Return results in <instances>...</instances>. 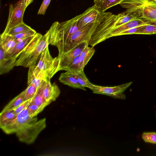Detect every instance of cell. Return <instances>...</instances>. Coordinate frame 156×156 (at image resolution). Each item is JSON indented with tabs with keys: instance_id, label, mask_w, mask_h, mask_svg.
Returning a JSON list of instances; mask_svg holds the SVG:
<instances>
[{
	"instance_id": "2",
	"label": "cell",
	"mask_w": 156,
	"mask_h": 156,
	"mask_svg": "<svg viewBox=\"0 0 156 156\" xmlns=\"http://www.w3.org/2000/svg\"><path fill=\"white\" fill-rule=\"evenodd\" d=\"M143 7L135 9L126 10L117 15L111 13L97 27L91 36L89 45L94 47L101 43L105 34L113 28L141 16Z\"/></svg>"
},
{
	"instance_id": "27",
	"label": "cell",
	"mask_w": 156,
	"mask_h": 156,
	"mask_svg": "<svg viewBox=\"0 0 156 156\" xmlns=\"http://www.w3.org/2000/svg\"><path fill=\"white\" fill-rule=\"evenodd\" d=\"M36 33V31L32 29L28 31L16 34L12 36L15 38L17 43H18L22 42L27 38L34 36Z\"/></svg>"
},
{
	"instance_id": "15",
	"label": "cell",
	"mask_w": 156,
	"mask_h": 156,
	"mask_svg": "<svg viewBox=\"0 0 156 156\" xmlns=\"http://www.w3.org/2000/svg\"><path fill=\"white\" fill-rule=\"evenodd\" d=\"M58 80L63 84L73 88L86 90L85 88L80 85L74 76L67 71L60 74Z\"/></svg>"
},
{
	"instance_id": "6",
	"label": "cell",
	"mask_w": 156,
	"mask_h": 156,
	"mask_svg": "<svg viewBox=\"0 0 156 156\" xmlns=\"http://www.w3.org/2000/svg\"><path fill=\"white\" fill-rule=\"evenodd\" d=\"M59 61L58 56L54 58L51 56L48 46L41 53L38 62L35 67L37 69L45 73L47 77L50 79L59 71Z\"/></svg>"
},
{
	"instance_id": "17",
	"label": "cell",
	"mask_w": 156,
	"mask_h": 156,
	"mask_svg": "<svg viewBox=\"0 0 156 156\" xmlns=\"http://www.w3.org/2000/svg\"><path fill=\"white\" fill-rule=\"evenodd\" d=\"M87 44L79 55V68L80 70L84 69L88 62L94 54L95 50L92 47H89Z\"/></svg>"
},
{
	"instance_id": "36",
	"label": "cell",
	"mask_w": 156,
	"mask_h": 156,
	"mask_svg": "<svg viewBox=\"0 0 156 156\" xmlns=\"http://www.w3.org/2000/svg\"><path fill=\"white\" fill-rule=\"evenodd\" d=\"M147 3H153L156 4V0H147Z\"/></svg>"
},
{
	"instance_id": "8",
	"label": "cell",
	"mask_w": 156,
	"mask_h": 156,
	"mask_svg": "<svg viewBox=\"0 0 156 156\" xmlns=\"http://www.w3.org/2000/svg\"><path fill=\"white\" fill-rule=\"evenodd\" d=\"M26 8L24 0H20L13 5H9L8 20L5 28L1 34H6L12 28L23 23V18Z\"/></svg>"
},
{
	"instance_id": "5",
	"label": "cell",
	"mask_w": 156,
	"mask_h": 156,
	"mask_svg": "<svg viewBox=\"0 0 156 156\" xmlns=\"http://www.w3.org/2000/svg\"><path fill=\"white\" fill-rule=\"evenodd\" d=\"M102 22H99L90 23L79 29L66 41L60 51L58 52V55L72 49L83 42L87 41L89 44L96 28Z\"/></svg>"
},
{
	"instance_id": "11",
	"label": "cell",
	"mask_w": 156,
	"mask_h": 156,
	"mask_svg": "<svg viewBox=\"0 0 156 156\" xmlns=\"http://www.w3.org/2000/svg\"><path fill=\"white\" fill-rule=\"evenodd\" d=\"M88 44L87 41L83 42L72 49L58 55L60 60L59 71L64 70L75 58L80 55Z\"/></svg>"
},
{
	"instance_id": "18",
	"label": "cell",
	"mask_w": 156,
	"mask_h": 156,
	"mask_svg": "<svg viewBox=\"0 0 156 156\" xmlns=\"http://www.w3.org/2000/svg\"><path fill=\"white\" fill-rule=\"evenodd\" d=\"M46 81H44L38 88L36 93L31 98L32 102L35 104L43 109L46 106L51 103L47 102L45 100L44 95V89Z\"/></svg>"
},
{
	"instance_id": "32",
	"label": "cell",
	"mask_w": 156,
	"mask_h": 156,
	"mask_svg": "<svg viewBox=\"0 0 156 156\" xmlns=\"http://www.w3.org/2000/svg\"><path fill=\"white\" fill-rule=\"evenodd\" d=\"M146 25L140 26L129 29L119 33L117 35V36L128 34H135V33L137 31Z\"/></svg>"
},
{
	"instance_id": "31",
	"label": "cell",
	"mask_w": 156,
	"mask_h": 156,
	"mask_svg": "<svg viewBox=\"0 0 156 156\" xmlns=\"http://www.w3.org/2000/svg\"><path fill=\"white\" fill-rule=\"evenodd\" d=\"M43 109L31 101H30L28 108L29 113L30 116L32 117H36Z\"/></svg>"
},
{
	"instance_id": "13",
	"label": "cell",
	"mask_w": 156,
	"mask_h": 156,
	"mask_svg": "<svg viewBox=\"0 0 156 156\" xmlns=\"http://www.w3.org/2000/svg\"><path fill=\"white\" fill-rule=\"evenodd\" d=\"M4 52L0 46V74L9 72L16 66L15 59H6L4 58Z\"/></svg>"
},
{
	"instance_id": "9",
	"label": "cell",
	"mask_w": 156,
	"mask_h": 156,
	"mask_svg": "<svg viewBox=\"0 0 156 156\" xmlns=\"http://www.w3.org/2000/svg\"><path fill=\"white\" fill-rule=\"evenodd\" d=\"M132 83V82H130L113 87H103L92 84L90 89L94 93L108 95L115 99H125L126 96L123 93Z\"/></svg>"
},
{
	"instance_id": "1",
	"label": "cell",
	"mask_w": 156,
	"mask_h": 156,
	"mask_svg": "<svg viewBox=\"0 0 156 156\" xmlns=\"http://www.w3.org/2000/svg\"><path fill=\"white\" fill-rule=\"evenodd\" d=\"M30 102L12 122L1 128L6 134H16L20 141L27 144L33 143L46 126L45 118L38 120L36 117L30 116L28 111Z\"/></svg>"
},
{
	"instance_id": "7",
	"label": "cell",
	"mask_w": 156,
	"mask_h": 156,
	"mask_svg": "<svg viewBox=\"0 0 156 156\" xmlns=\"http://www.w3.org/2000/svg\"><path fill=\"white\" fill-rule=\"evenodd\" d=\"M111 13L102 11L94 5L78 15V25L81 29L90 23L102 22Z\"/></svg>"
},
{
	"instance_id": "26",
	"label": "cell",
	"mask_w": 156,
	"mask_h": 156,
	"mask_svg": "<svg viewBox=\"0 0 156 156\" xmlns=\"http://www.w3.org/2000/svg\"><path fill=\"white\" fill-rule=\"evenodd\" d=\"M135 34L148 35L156 34V23H152L145 26L137 31Z\"/></svg>"
},
{
	"instance_id": "14",
	"label": "cell",
	"mask_w": 156,
	"mask_h": 156,
	"mask_svg": "<svg viewBox=\"0 0 156 156\" xmlns=\"http://www.w3.org/2000/svg\"><path fill=\"white\" fill-rule=\"evenodd\" d=\"M34 36L27 38L22 42L17 44L10 52L4 53V58L6 59H16L19 55L31 41Z\"/></svg>"
},
{
	"instance_id": "29",
	"label": "cell",
	"mask_w": 156,
	"mask_h": 156,
	"mask_svg": "<svg viewBox=\"0 0 156 156\" xmlns=\"http://www.w3.org/2000/svg\"><path fill=\"white\" fill-rule=\"evenodd\" d=\"M38 88L32 84L28 85L25 89V92L24 97V101L31 98L36 93Z\"/></svg>"
},
{
	"instance_id": "23",
	"label": "cell",
	"mask_w": 156,
	"mask_h": 156,
	"mask_svg": "<svg viewBox=\"0 0 156 156\" xmlns=\"http://www.w3.org/2000/svg\"><path fill=\"white\" fill-rule=\"evenodd\" d=\"M16 115L12 109L1 112L0 114V127L2 128L9 124Z\"/></svg>"
},
{
	"instance_id": "12",
	"label": "cell",
	"mask_w": 156,
	"mask_h": 156,
	"mask_svg": "<svg viewBox=\"0 0 156 156\" xmlns=\"http://www.w3.org/2000/svg\"><path fill=\"white\" fill-rule=\"evenodd\" d=\"M50 79H48L45 84L43 93L45 100L51 103L55 101L59 96L60 90L55 83H51Z\"/></svg>"
},
{
	"instance_id": "25",
	"label": "cell",
	"mask_w": 156,
	"mask_h": 156,
	"mask_svg": "<svg viewBox=\"0 0 156 156\" xmlns=\"http://www.w3.org/2000/svg\"><path fill=\"white\" fill-rule=\"evenodd\" d=\"M32 29L30 26L23 22L11 29L5 35L7 34L12 36L17 34L29 31Z\"/></svg>"
},
{
	"instance_id": "34",
	"label": "cell",
	"mask_w": 156,
	"mask_h": 156,
	"mask_svg": "<svg viewBox=\"0 0 156 156\" xmlns=\"http://www.w3.org/2000/svg\"><path fill=\"white\" fill-rule=\"evenodd\" d=\"M51 0H44L37 14L44 15Z\"/></svg>"
},
{
	"instance_id": "10",
	"label": "cell",
	"mask_w": 156,
	"mask_h": 156,
	"mask_svg": "<svg viewBox=\"0 0 156 156\" xmlns=\"http://www.w3.org/2000/svg\"><path fill=\"white\" fill-rule=\"evenodd\" d=\"M152 23L143 18L141 16L120 26L113 28L105 34L101 42L110 37L117 36L119 33L129 29L140 26L147 25Z\"/></svg>"
},
{
	"instance_id": "28",
	"label": "cell",
	"mask_w": 156,
	"mask_h": 156,
	"mask_svg": "<svg viewBox=\"0 0 156 156\" xmlns=\"http://www.w3.org/2000/svg\"><path fill=\"white\" fill-rule=\"evenodd\" d=\"M142 138L145 142L156 144V132H144L142 135Z\"/></svg>"
},
{
	"instance_id": "30",
	"label": "cell",
	"mask_w": 156,
	"mask_h": 156,
	"mask_svg": "<svg viewBox=\"0 0 156 156\" xmlns=\"http://www.w3.org/2000/svg\"><path fill=\"white\" fill-rule=\"evenodd\" d=\"M79 59V55L75 58L64 70L70 72H74L80 70Z\"/></svg>"
},
{
	"instance_id": "22",
	"label": "cell",
	"mask_w": 156,
	"mask_h": 156,
	"mask_svg": "<svg viewBox=\"0 0 156 156\" xmlns=\"http://www.w3.org/2000/svg\"><path fill=\"white\" fill-rule=\"evenodd\" d=\"M123 0H94L95 5L103 12L115 5L119 4Z\"/></svg>"
},
{
	"instance_id": "24",
	"label": "cell",
	"mask_w": 156,
	"mask_h": 156,
	"mask_svg": "<svg viewBox=\"0 0 156 156\" xmlns=\"http://www.w3.org/2000/svg\"><path fill=\"white\" fill-rule=\"evenodd\" d=\"M25 92V90L11 100L4 107L1 112L12 109L20 105L24 101Z\"/></svg>"
},
{
	"instance_id": "4",
	"label": "cell",
	"mask_w": 156,
	"mask_h": 156,
	"mask_svg": "<svg viewBox=\"0 0 156 156\" xmlns=\"http://www.w3.org/2000/svg\"><path fill=\"white\" fill-rule=\"evenodd\" d=\"M78 15L61 23L54 22L48 30L51 45L56 46L59 52L70 36L80 29L78 25Z\"/></svg>"
},
{
	"instance_id": "16",
	"label": "cell",
	"mask_w": 156,
	"mask_h": 156,
	"mask_svg": "<svg viewBox=\"0 0 156 156\" xmlns=\"http://www.w3.org/2000/svg\"><path fill=\"white\" fill-rule=\"evenodd\" d=\"M141 17L153 23H156V4L147 3L143 7Z\"/></svg>"
},
{
	"instance_id": "35",
	"label": "cell",
	"mask_w": 156,
	"mask_h": 156,
	"mask_svg": "<svg viewBox=\"0 0 156 156\" xmlns=\"http://www.w3.org/2000/svg\"><path fill=\"white\" fill-rule=\"evenodd\" d=\"M33 0H24L25 8L26 9L28 5L33 2Z\"/></svg>"
},
{
	"instance_id": "3",
	"label": "cell",
	"mask_w": 156,
	"mask_h": 156,
	"mask_svg": "<svg viewBox=\"0 0 156 156\" xmlns=\"http://www.w3.org/2000/svg\"><path fill=\"white\" fill-rule=\"evenodd\" d=\"M50 44L48 30L42 35L37 33L30 42L17 57L16 66L30 67L36 65L43 51Z\"/></svg>"
},
{
	"instance_id": "33",
	"label": "cell",
	"mask_w": 156,
	"mask_h": 156,
	"mask_svg": "<svg viewBox=\"0 0 156 156\" xmlns=\"http://www.w3.org/2000/svg\"><path fill=\"white\" fill-rule=\"evenodd\" d=\"M31 99V98L26 101H24L20 105L12 109L14 113L16 115H17L18 114L20 113L27 106L30 102Z\"/></svg>"
},
{
	"instance_id": "21",
	"label": "cell",
	"mask_w": 156,
	"mask_h": 156,
	"mask_svg": "<svg viewBox=\"0 0 156 156\" xmlns=\"http://www.w3.org/2000/svg\"><path fill=\"white\" fill-rule=\"evenodd\" d=\"M69 72L76 79L79 83L83 87L90 89L92 85L93 84L90 82L86 76L84 69L74 72Z\"/></svg>"
},
{
	"instance_id": "20",
	"label": "cell",
	"mask_w": 156,
	"mask_h": 156,
	"mask_svg": "<svg viewBox=\"0 0 156 156\" xmlns=\"http://www.w3.org/2000/svg\"><path fill=\"white\" fill-rule=\"evenodd\" d=\"M147 0H123L119 4L126 10L135 9L143 7Z\"/></svg>"
},
{
	"instance_id": "37",
	"label": "cell",
	"mask_w": 156,
	"mask_h": 156,
	"mask_svg": "<svg viewBox=\"0 0 156 156\" xmlns=\"http://www.w3.org/2000/svg\"></svg>"
},
{
	"instance_id": "19",
	"label": "cell",
	"mask_w": 156,
	"mask_h": 156,
	"mask_svg": "<svg viewBox=\"0 0 156 156\" xmlns=\"http://www.w3.org/2000/svg\"><path fill=\"white\" fill-rule=\"evenodd\" d=\"M17 43L15 38L12 36L1 34L0 46L3 49L5 53L10 52Z\"/></svg>"
}]
</instances>
